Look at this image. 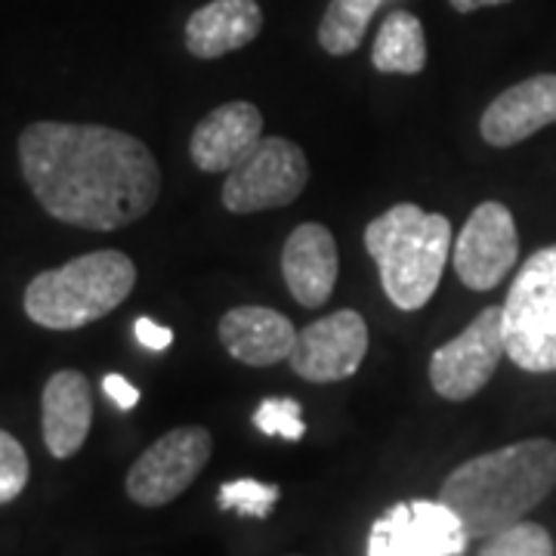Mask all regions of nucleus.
Instances as JSON below:
<instances>
[{
    "mask_svg": "<svg viewBox=\"0 0 556 556\" xmlns=\"http://www.w3.org/2000/svg\"><path fill=\"white\" fill-rule=\"evenodd\" d=\"M263 139V115L254 102H226L201 118L189 139V155L204 174H229Z\"/></svg>",
    "mask_w": 556,
    "mask_h": 556,
    "instance_id": "4468645a",
    "label": "nucleus"
},
{
    "mask_svg": "<svg viewBox=\"0 0 556 556\" xmlns=\"http://www.w3.org/2000/svg\"><path fill=\"white\" fill-rule=\"evenodd\" d=\"M102 393L112 399L121 412H130V408H137L139 390L127 378H121V375H105V378H102Z\"/></svg>",
    "mask_w": 556,
    "mask_h": 556,
    "instance_id": "393cba45",
    "label": "nucleus"
},
{
    "mask_svg": "<svg viewBox=\"0 0 556 556\" xmlns=\"http://www.w3.org/2000/svg\"><path fill=\"white\" fill-rule=\"evenodd\" d=\"M214 437L207 427H177L152 442L127 473V495L139 507H164L177 501L207 467Z\"/></svg>",
    "mask_w": 556,
    "mask_h": 556,
    "instance_id": "0eeeda50",
    "label": "nucleus"
},
{
    "mask_svg": "<svg viewBox=\"0 0 556 556\" xmlns=\"http://www.w3.org/2000/svg\"><path fill=\"white\" fill-rule=\"evenodd\" d=\"M371 62L380 75H417L427 65V35L415 13L396 10L378 28Z\"/></svg>",
    "mask_w": 556,
    "mask_h": 556,
    "instance_id": "a211bd4d",
    "label": "nucleus"
},
{
    "mask_svg": "<svg viewBox=\"0 0 556 556\" xmlns=\"http://www.w3.org/2000/svg\"><path fill=\"white\" fill-rule=\"evenodd\" d=\"M254 427L266 437H281L288 442H300L306 433L303 424V405L291 396H273L263 399L254 412Z\"/></svg>",
    "mask_w": 556,
    "mask_h": 556,
    "instance_id": "4be33fe9",
    "label": "nucleus"
},
{
    "mask_svg": "<svg viewBox=\"0 0 556 556\" xmlns=\"http://www.w3.org/2000/svg\"><path fill=\"white\" fill-rule=\"evenodd\" d=\"M365 248L378 263L380 285L390 303L415 313L430 303L442 281L452 248V223L402 201L368 223Z\"/></svg>",
    "mask_w": 556,
    "mask_h": 556,
    "instance_id": "7ed1b4c3",
    "label": "nucleus"
},
{
    "mask_svg": "<svg viewBox=\"0 0 556 556\" xmlns=\"http://www.w3.org/2000/svg\"><path fill=\"white\" fill-rule=\"evenodd\" d=\"M507 356L501 306H485L455 340L442 343L430 358V383L448 402H467L495 378Z\"/></svg>",
    "mask_w": 556,
    "mask_h": 556,
    "instance_id": "6e6552de",
    "label": "nucleus"
},
{
    "mask_svg": "<svg viewBox=\"0 0 556 556\" xmlns=\"http://www.w3.org/2000/svg\"><path fill=\"white\" fill-rule=\"evenodd\" d=\"M338 241L318 223L298 226L281 248L285 285L291 298L306 309H318L331 300L338 285Z\"/></svg>",
    "mask_w": 556,
    "mask_h": 556,
    "instance_id": "ddd939ff",
    "label": "nucleus"
},
{
    "mask_svg": "<svg viewBox=\"0 0 556 556\" xmlns=\"http://www.w3.org/2000/svg\"><path fill=\"white\" fill-rule=\"evenodd\" d=\"M519 232L501 201H482L455 241V273L470 291H492L517 266Z\"/></svg>",
    "mask_w": 556,
    "mask_h": 556,
    "instance_id": "9d476101",
    "label": "nucleus"
},
{
    "mask_svg": "<svg viewBox=\"0 0 556 556\" xmlns=\"http://www.w3.org/2000/svg\"><path fill=\"white\" fill-rule=\"evenodd\" d=\"M278 485L269 482H260V479H232V482H223L217 492V501L223 510H232L241 517L266 519L273 514V507L278 504Z\"/></svg>",
    "mask_w": 556,
    "mask_h": 556,
    "instance_id": "412c9836",
    "label": "nucleus"
},
{
    "mask_svg": "<svg viewBox=\"0 0 556 556\" xmlns=\"http://www.w3.org/2000/svg\"><path fill=\"white\" fill-rule=\"evenodd\" d=\"M134 334H137L139 346H146V350H152V353H164L170 343H174V331L167 328V325H161L155 318L149 316H139L134 321Z\"/></svg>",
    "mask_w": 556,
    "mask_h": 556,
    "instance_id": "b1692460",
    "label": "nucleus"
},
{
    "mask_svg": "<svg viewBox=\"0 0 556 556\" xmlns=\"http://www.w3.org/2000/svg\"><path fill=\"white\" fill-rule=\"evenodd\" d=\"M368 353V325L356 309H340L298 331L291 353L294 375L309 383L353 378Z\"/></svg>",
    "mask_w": 556,
    "mask_h": 556,
    "instance_id": "9b49d317",
    "label": "nucleus"
},
{
    "mask_svg": "<svg viewBox=\"0 0 556 556\" xmlns=\"http://www.w3.org/2000/svg\"><path fill=\"white\" fill-rule=\"evenodd\" d=\"M219 343L226 353L251 368H269L291 358L298 328L288 316L269 306H236L219 318Z\"/></svg>",
    "mask_w": 556,
    "mask_h": 556,
    "instance_id": "dca6fc26",
    "label": "nucleus"
},
{
    "mask_svg": "<svg viewBox=\"0 0 556 556\" xmlns=\"http://www.w3.org/2000/svg\"><path fill=\"white\" fill-rule=\"evenodd\" d=\"M477 556H554V538L544 526L522 519L485 538Z\"/></svg>",
    "mask_w": 556,
    "mask_h": 556,
    "instance_id": "aec40b11",
    "label": "nucleus"
},
{
    "mask_svg": "<svg viewBox=\"0 0 556 556\" xmlns=\"http://www.w3.org/2000/svg\"><path fill=\"white\" fill-rule=\"evenodd\" d=\"M20 167L50 217L90 232L137 223L161 195L159 161L149 146L102 124H28L20 137Z\"/></svg>",
    "mask_w": 556,
    "mask_h": 556,
    "instance_id": "f257e3e1",
    "label": "nucleus"
},
{
    "mask_svg": "<svg viewBox=\"0 0 556 556\" xmlns=\"http://www.w3.org/2000/svg\"><path fill=\"white\" fill-rule=\"evenodd\" d=\"M554 489L556 442L538 437L470 457L442 482L439 501L473 541L522 522Z\"/></svg>",
    "mask_w": 556,
    "mask_h": 556,
    "instance_id": "f03ea898",
    "label": "nucleus"
},
{
    "mask_svg": "<svg viewBox=\"0 0 556 556\" xmlns=\"http://www.w3.org/2000/svg\"><path fill=\"white\" fill-rule=\"evenodd\" d=\"M507 358L529 371H556V244L522 263L501 306Z\"/></svg>",
    "mask_w": 556,
    "mask_h": 556,
    "instance_id": "39448f33",
    "label": "nucleus"
},
{
    "mask_svg": "<svg viewBox=\"0 0 556 556\" xmlns=\"http://www.w3.org/2000/svg\"><path fill=\"white\" fill-rule=\"evenodd\" d=\"M43 445L56 460H68L84 448L93 427V387L75 368H62L43 383L40 396Z\"/></svg>",
    "mask_w": 556,
    "mask_h": 556,
    "instance_id": "2eb2a0df",
    "label": "nucleus"
},
{
    "mask_svg": "<svg viewBox=\"0 0 556 556\" xmlns=\"http://www.w3.org/2000/svg\"><path fill=\"white\" fill-rule=\"evenodd\" d=\"M309 179V161L298 142L263 137L248 159L236 164L223 182V204L232 214H260L300 199Z\"/></svg>",
    "mask_w": 556,
    "mask_h": 556,
    "instance_id": "423d86ee",
    "label": "nucleus"
},
{
    "mask_svg": "<svg viewBox=\"0 0 556 556\" xmlns=\"http://www.w3.org/2000/svg\"><path fill=\"white\" fill-rule=\"evenodd\" d=\"M551 124H556V75H535L507 87L497 100L489 102L479 121V134L495 149H510Z\"/></svg>",
    "mask_w": 556,
    "mask_h": 556,
    "instance_id": "f8f14e48",
    "label": "nucleus"
},
{
    "mask_svg": "<svg viewBox=\"0 0 556 556\" xmlns=\"http://www.w3.org/2000/svg\"><path fill=\"white\" fill-rule=\"evenodd\" d=\"M380 0H331L318 22V43L331 56H350L362 47Z\"/></svg>",
    "mask_w": 556,
    "mask_h": 556,
    "instance_id": "6ab92c4d",
    "label": "nucleus"
},
{
    "mask_svg": "<svg viewBox=\"0 0 556 556\" xmlns=\"http://www.w3.org/2000/svg\"><path fill=\"white\" fill-rule=\"evenodd\" d=\"M31 477V464L16 437L0 430V504H10L25 492Z\"/></svg>",
    "mask_w": 556,
    "mask_h": 556,
    "instance_id": "5701e85b",
    "label": "nucleus"
},
{
    "mask_svg": "<svg viewBox=\"0 0 556 556\" xmlns=\"http://www.w3.org/2000/svg\"><path fill=\"white\" fill-rule=\"evenodd\" d=\"M455 7L457 13H473V10H482V7H501V3H510V0H448Z\"/></svg>",
    "mask_w": 556,
    "mask_h": 556,
    "instance_id": "a878e982",
    "label": "nucleus"
},
{
    "mask_svg": "<svg viewBox=\"0 0 556 556\" xmlns=\"http://www.w3.org/2000/svg\"><path fill=\"white\" fill-rule=\"evenodd\" d=\"M137 285V266L121 251H93L47 269L25 288V313L50 331H78L115 313Z\"/></svg>",
    "mask_w": 556,
    "mask_h": 556,
    "instance_id": "20e7f679",
    "label": "nucleus"
},
{
    "mask_svg": "<svg viewBox=\"0 0 556 556\" xmlns=\"http://www.w3.org/2000/svg\"><path fill=\"white\" fill-rule=\"evenodd\" d=\"M263 10L257 0H211L186 22V50L195 60H219L257 38Z\"/></svg>",
    "mask_w": 556,
    "mask_h": 556,
    "instance_id": "f3484780",
    "label": "nucleus"
},
{
    "mask_svg": "<svg viewBox=\"0 0 556 556\" xmlns=\"http://www.w3.org/2000/svg\"><path fill=\"white\" fill-rule=\"evenodd\" d=\"M470 538L442 501H402L375 519L368 556H464Z\"/></svg>",
    "mask_w": 556,
    "mask_h": 556,
    "instance_id": "1a4fd4ad",
    "label": "nucleus"
}]
</instances>
